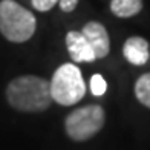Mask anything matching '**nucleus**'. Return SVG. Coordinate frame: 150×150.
I'll return each instance as SVG.
<instances>
[{
  "instance_id": "1",
  "label": "nucleus",
  "mask_w": 150,
  "mask_h": 150,
  "mask_svg": "<svg viewBox=\"0 0 150 150\" xmlns=\"http://www.w3.org/2000/svg\"><path fill=\"white\" fill-rule=\"evenodd\" d=\"M6 100L20 112H43L52 104L51 81L37 75H22L6 86Z\"/></svg>"
},
{
  "instance_id": "2",
  "label": "nucleus",
  "mask_w": 150,
  "mask_h": 150,
  "mask_svg": "<svg viewBox=\"0 0 150 150\" xmlns=\"http://www.w3.org/2000/svg\"><path fill=\"white\" fill-rule=\"evenodd\" d=\"M37 20L34 14L14 0L0 2V32L12 43H25L34 35Z\"/></svg>"
},
{
  "instance_id": "3",
  "label": "nucleus",
  "mask_w": 150,
  "mask_h": 150,
  "mask_svg": "<svg viewBox=\"0 0 150 150\" xmlns=\"http://www.w3.org/2000/svg\"><path fill=\"white\" fill-rule=\"evenodd\" d=\"M52 100L60 106H74L86 95V83L80 67L64 63L54 72L51 80Z\"/></svg>"
},
{
  "instance_id": "4",
  "label": "nucleus",
  "mask_w": 150,
  "mask_h": 150,
  "mask_svg": "<svg viewBox=\"0 0 150 150\" xmlns=\"http://www.w3.org/2000/svg\"><path fill=\"white\" fill-rule=\"evenodd\" d=\"M106 113L98 104H87L75 109L64 120V130L71 139L81 142L97 135L104 126Z\"/></svg>"
},
{
  "instance_id": "5",
  "label": "nucleus",
  "mask_w": 150,
  "mask_h": 150,
  "mask_svg": "<svg viewBox=\"0 0 150 150\" xmlns=\"http://www.w3.org/2000/svg\"><path fill=\"white\" fill-rule=\"evenodd\" d=\"M66 46L74 63H92L97 60L92 46L81 31H69L66 34Z\"/></svg>"
},
{
  "instance_id": "6",
  "label": "nucleus",
  "mask_w": 150,
  "mask_h": 150,
  "mask_svg": "<svg viewBox=\"0 0 150 150\" xmlns=\"http://www.w3.org/2000/svg\"><path fill=\"white\" fill-rule=\"evenodd\" d=\"M81 32L89 42V45L92 46L95 57L104 58L109 55V52H110V38H109V34L103 25L98 22H89L84 25Z\"/></svg>"
},
{
  "instance_id": "7",
  "label": "nucleus",
  "mask_w": 150,
  "mask_h": 150,
  "mask_svg": "<svg viewBox=\"0 0 150 150\" xmlns=\"http://www.w3.org/2000/svg\"><path fill=\"white\" fill-rule=\"evenodd\" d=\"M122 55L133 66H142L149 61V42L142 37H130L124 42Z\"/></svg>"
},
{
  "instance_id": "8",
  "label": "nucleus",
  "mask_w": 150,
  "mask_h": 150,
  "mask_svg": "<svg viewBox=\"0 0 150 150\" xmlns=\"http://www.w3.org/2000/svg\"><path fill=\"white\" fill-rule=\"evenodd\" d=\"M142 9V0H112L110 11L115 17L129 18Z\"/></svg>"
},
{
  "instance_id": "9",
  "label": "nucleus",
  "mask_w": 150,
  "mask_h": 150,
  "mask_svg": "<svg viewBox=\"0 0 150 150\" xmlns=\"http://www.w3.org/2000/svg\"><path fill=\"white\" fill-rule=\"evenodd\" d=\"M135 97L142 106L150 109V72L142 74L135 83Z\"/></svg>"
},
{
  "instance_id": "10",
  "label": "nucleus",
  "mask_w": 150,
  "mask_h": 150,
  "mask_svg": "<svg viewBox=\"0 0 150 150\" xmlns=\"http://www.w3.org/2000/svg\"><path fill=\"white\" fill-rule=\"evenodd\" d=\"M106 89H107V84H106V80L103 78V75L95 74L91 78V92H92V95L101 97V95L106 93Z\"/></svg>"
},
{
  "instance_id": "11",
  "label": "nucleus",
  "mask_w": 150,
  "mask_h": 150,
  "mask_svg": "<svg viewBox=\"0 0 150 150\" xmlns=\"http://www.w3.org/2000/svg\"><path fill=\"white\" fill-rule=\"evenodd\" d=\"M60 0H32L31 5L40 12H46V11H51L55 5H58Z\"/></svg>"
},
{
  "instance_id": "12",
  "label": "nucleus",
  "mask_w": 150,
  "mask_h": 150,
  "mask_svg": "<svg viewBox=\"0 0 150 150\" xmlns=\"http://www.w3.org/2000/svg\"><path fill=\"white\" fill-rule=\"evenodd\" d=\"M78 2L80 0H60L58 6H60V9L63 12H72L75 8H77Z\"/></svg>"
}]
</instances>
